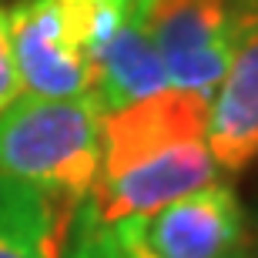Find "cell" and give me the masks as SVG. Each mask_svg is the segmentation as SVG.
I'll use <instances>...</instances> for the list:
<instances>
[{
	"instance_id": "6da1fadb",
	"label": "cell",
	"mask_w": 258,
	"mask_h": 258,
	"mask_svg": "<svg viewBox=\"0 0 258 258\" xmlns=\"http://www.w3.org/2000/svg\"><path fill=\"white\" fill-rule=\"evenodd\" d=\"M211 97L164 87L101 114V164L87 211L104 228L218 181L208 151Z\"/></svg>"
},
{
	"instance_id": "7a4b0ae2",
	"label": "cell",
	"mask_w": 258,
	"mask_h": 258,
	"mask_svg": "<svg viewBox=\"0 0 258 258\" xmlns=\"http://www.w3.org/2000/svg\"><path fill=\"white\" fill-rule=\"evenodd\" d=\"M101 164V107L87 97L20 94L0 111V174L81 211Z\"/></svg>"
},
{
	"instance_id": "3957f363",
	"label": "cell",
	"mask_w": 258,
	"mask_h": 258,
	"mask_svg": "<svg viewBox=\"0 0 258 258\" xmlns=\"http://www.w3.org/2000/svg\"><path fill=\"white\" fill-rule=\"evenodd\" d=\"M127 258H241L251 255L248 215L238 191L211 181L191 195L111 225Z\"/></svg>"
},
{
	"instance_id": "277c9868",
	"label": "cell",
	"mask_w": 258,
	"mask_h": 258,
	"mask_svg": "<svg viewBox=\"0 0 258 258\" xmlns=\"http://www.w3.org/2000/svg\"><path fill=\"white\" fill-rule=\"evenodd\" d=\"M168 84L211 97L231 64L245 0H138Z\"/></svg>"
},
{
	"instance_id": "5b68a950",
	"label": "cell",
	"mask_w": 258,
	"mask_h": 258,
	"mask_svg": "<svg viewBox=\"0 0 258 258\" xmlns=\"http://www.w3.org/2000/svg\"><path fill=\"white\" fill-rule=\"evenodd\" d=\"M20 87L34 97H87L91 64L60 0H17L7 10Z\"/></svg>"
},
{
	"instance_id": "8992f818",
	"label": "cell",
	"mask_w": 258,
	"mask_h": 258,
	"mask_svg": "<svg viewBox=\"0 0 258 258\" xmlns=\"http://www.w3.org/2000/svg\"><path fill=\"white\" fill-rule=\"evenodd\" d=\"M208 151L218 174H241L258 161V4L245 0L238 40L208 107Z\"/></svg>"
},
{
	"instance_id": "52a82bcc",
	"label": "cell",
	"mask_w": 258,
	"mask_h": 258,
	"mask_svg": "<svg viewBox=\"0 0 258 258\" xmlns=\"http://www.w3.org/2000/svg\"><path fill=\"white\" fill-rule=\"evenodd\" d=\"M87 64H91V97L97 101L101 114L168 87L164 64L148 30L141 27L138 7L111 30V37L101 47L91 50Z\"/></svg>"
},
{
	"instance_id": "ba28073f",
	"label": "cell",
	"mask_w": 258,
	"mask_h": 258,
	"mask_svg": "<svg viewBox=\"0 0 258 258\" xmlns=\"http://www.w3.org/2000/svg\"><path fill=\"white\" fill-rule=\"evenodd\" d=\"M77 211L0 174V258H60Z\"/></svg>"
},
{
	"instance_id": "9c48e42d",
	"label": "cell",
	"mask_w": 258,
	"mask_h": 258,
	"mask_svg": "<svg viewBox=\"0 0 258 258\" xmlns=\"http://www.w3.org/2000/svg\"><path fill=\"white\" fill-rule=\"evenodd\" d=\"M60 258H124V255L117 248L111 228H104L84 205V208L77 211L71 238H67V248H64Z\"/></svg>"
},
{
	"instance_id": "30bf717a",
	"label": "cell",
	"mask_w": 258,
	"mask_h": 258,
	"mask_svg": "<svg viewBox=\"0 0 258 258\" xmlns=\"http://www.w3.org/2000/svg\"><path fill=\"white\" fill-rule=\"evenodd\" d=\"M24 94L17 74V60H14V44H10V24H7V10L0 4V111L10 107L17 97Z\"/></svg>"
},
{
	"instance_id": "8fae6325",
	"label": "cell",
	"mask_w": 258,
	"mask_h": 258,
	"mask_svg": "<svg viewBox=\"0 0 258 258\" xmlns=\"http://www.w3.org/2000/svg\"><path fill=\"white\" fill-rule=\"evenodd\" d=\"M114 4H121V7H134L138 0H114Z\"/></svg>"
},
{
	"instance_id": "7c38bea8",
	"label": "cell",
	"mask_w": 258,
	"mask_h": 258,
	"mask_svg": "<svg viewBox=\"0 0 258 258\" xmlns=\"http://www.w3.org/2000/svg\"><path fill=\"white\" fill-rule=\"evenodd\" d=\"M121 255H124V251H121ZM124 258H127V255H124ZM241 258H251V255H241Z\"/></svg>"
},
{
	"instance_id": "4fadbf2b",
	"label": "cell",
	"mask_w": 258,
	"mask_h": 258,
	"mask_svg": "<svg viewBox=\"0 0 258 258\" xmlns=\"http://www.w3.org/2000/svg\"><path fill=\"white\" fill-rule=\"evenodd\" d=\"M251 4H258V0H251Z\"/></svg>"
}]
</instances>
